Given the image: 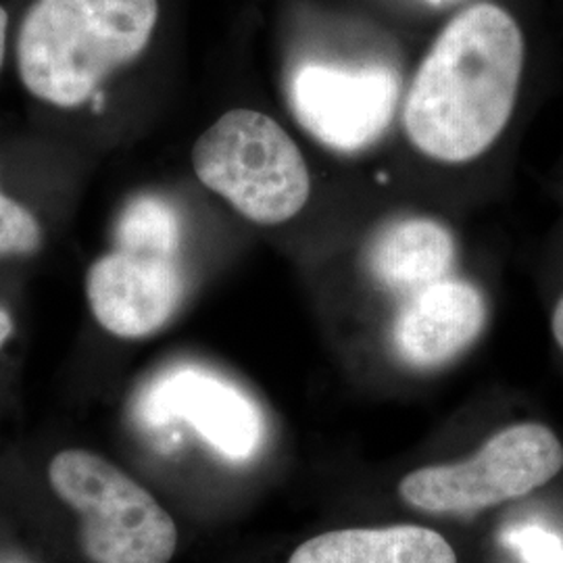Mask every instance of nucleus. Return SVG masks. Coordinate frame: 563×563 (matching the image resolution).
Returning <instances> with one entry per match:
<instances>
[{"label": "nucleus", "mask_w": 563, "mask_h": 563, "mask_svg": "<svg viewBox=\"0 0 563 563\" xmlns=\"http://www.w3.org/2000/svg\"><path fill=\"white\" fill-rule=\"evenodd\" d=\"M0 563H23V562H18V560H0Z\"/></svg>", "instance_id": "nucleus-18"}, {"label": "nucleus", "mask_w": 563, "mask_h": 563, "mask_svg": "<svg viewBox=\"0 0 563 563\" xmlns=\"http://www.w3.org/2000/svg\"><path fill=\"white\" fill-rule=\"evenodd\" d=\"M11 334H13V320L4 309H0V349L4 346V342L9 341Z\"/></svg>", "instance_id": "nucleus-16"}, {"label": "nucleus", "mask_w": 563, "mask_h": 563, "mask_svg": "<svg viewBox=\"0 0 563 563\" xmlns=\"http://www.w3.org/2000/svg\"><path fill=\"white\" fill-rule=\"evenodd\" d=\"M563 470V444L539 422L507 426L460 463L430 465L399 484L402 501L428 514L467 516L514 501L551 483Z\"/></svg>", "instance_id": "nucleus-5"}, {"label": "nucleus", "mask_w": 563, "mask_h": 563, "mask_svg": "<svg viewBox=\"0 0 563 563\" xmlns=\"http://www.w3.org/2000/svg\"><path fill=\"white\" fill-rule=\"evenodd\" d=\"M41 225L20 202L0 195V253H34L41 246Z\"/></svg>", "instance_id": "nucleus-13"}, {"label": "nucleus", "mask_w": 563, "mask_h": 563, "mask_svg": "<svg viewBox=\"0 0 563 563\" xmlns=\"http://www.w3.org/2000/svg\"><path fill=\"white\" fill-rule=\"evenodd\" d=\"M432 2H443V0H432Z\"/></svg>", "instance_id": "nucleus-19"}, {"label": "nucleus", "mask_w": 563, "mask_h": 563, "mask_svg": "<svg viewBox=\"0 0 563 563\" xmlns=\"http://www.w3.org/2000/svg\"><path fill=\"white\" fill-rule=\"evenodd\" d=\"M7 11L0 7V67L4 59V44H7Z\"/></svg>", "instance_id": "nucleus-17"}, {"label": "nucleus", "mask_w": 563, "mask_h": 563, "mask_svg": "<svg viewBox=\"0 0 563 563\" xmlns=\"http://www.w3.org/2000/svg\"><path fill=\"white\" fill-rule=\"evenodd\" d=\"M115 241L123 251L180 260V218L176 209L159 197H139L123 209Z\"/></svg>", "instance_id": "nucleus-12"}, {"label": "nucleus", "mask_w": 563, "mask_h": 563, "mask_svg": "<svg viewBox=\"0 0 563 563\" xmlns=\"http://www.w3.org/2000/svg\"><path fill=\"white\" fill-rule=\"evenodd\" d=\"M192 167L209 190L262 225L292 220L311 195L299 146L278 121L253 109L216 121L195 144Z\"/></svg>", "instance_id": "nucleus-3"}, {"label": "nucleus", "mask_w": 563, "mask_h": 563, "mask_svg": "<svg viewBox=\"0 0 563 563\" xmlns=\"http://www.w3.org/2000/svg\"><path fill=\"white\" fill-rule=\"evenodd\" d=\"M365 262L380 286L409 297L449 278L455 262V241L437 220L401 218L386 223L372 239Z\"/></svg>", "instance_id": "nucleus-10"}, {"label": "nucleus", "mask_w": 563, "mask_h": 563, "mask_svg": "<svg viewBox=\"0 0 563 563\" xmlns=\"http://www.w3.org/2000/svg\"><path fill=\"white\" fill-rule=\"evenodd\" d=\"M520 23L495 2H476L444 25L409 86L402 125L439 163L478 159L501 139L522 86Z\"/></svg>", "instance_id": "nucleus-1"}, {"label": "nucleus", "mask_w": 563, "mask_h": 563, "mask_svg": "<svg viewBox=\"0 0 563 563\" xmlns=\"http://www.w3.org/2000/svg\"><path fill=\"white\" fill-rule=\"evenodd\" d=\"M551 332H553V339L563 351V295L555 302L553 313H551Z\"/></svg>", "instance_id": "nucleus-15"}, {"label": "nucleus", "mask_w": 563, "mask_h": 563, "mask_svg": "<svg viewBox=\"0 0 563 563\" xmlns=\"http://www.w3.org/2000/svg\"><path fill=\"white\" fill-rule=\"evenodd\" d=\"M505 543L523 563H563L562 539L541 526H516L505 532Z\"/></svg>", "instance_id": "nucleus-14"}, {"label": "nucleus", "mask_w": 563, "mask_h": 563, "mask_svg": "<svg viewBox=\"0 0 563 563\" xmlns=\"http://www.w3.org/2000/svg\"><path fill=\"white\" fill-rule=\"evenodd\" d=\"M488 318L484 295L470 282L444 278L405 297L395 323L397 357L413 369L455 362L483 334Z\"/></svg>", "instance_id": "nucleus-9"}, {"label": "nucleus", "mask_w": 563, "mask_h": 563, "mask_svg": "<svg viewBox=\"0 0 563 563\" xmlns=\"http://www.w3.org/2000/svg\"><path fill=\"white\" fill-rule=\"evenodd\" d=\"M90 309L120 339H142L172 320L184 297L180 260L115 249L86 278Z\"/></svg>", "instance_id": "nucleus-7"}, {"label": "nucleus", "mask_w": 563, "mask_h": 563, "mask_svg": "<svg viewBox=\"0 0 563 563\" xmlns=\"http://www.w3.org/2000/svg\"><path fill=\"white\" fill-rule=\"evenodd\" d=\"M142 418L190 423L228 460H249L262 443L260 409L236 386L197 367L163 374L142 399Z\"/></svg>", "instance_id": "nucleus-8"}, {"label": "nucleus", "mask_w": 563, "mask_h": 563, "mask_svg": "<svg viewBox=\"0 0 563 563\" xmlns=\"http://www.w3.org/2000/svg\"><path fill=\"white\" fill-rule=\"evenodd\" d=\"M53 490L81 518V547L95 563H169L178 547L172 516L120 467L81 449L48 465Z\"/></svg>", "instance_id": "nucleus-4"}, {"label": "nucleus", "mask_w": 563, "mask_h": 563, "mask_svg": "<svg viewBox=\"0 0 563 563\" xmlns=\"http://www.w3.org/2000/svg\"><path fill=\"white\" fill-rule=\"evenodd\" d=\"M288 563H457V555L437 530L399 523L323 532L297 547Z\"/></svg>", "instance_id": "nucleus-11"}, {"label": "nucleus", "mask_w": 563, "mask_h": 563, "mask_svg": "<svg viewBox=\"0 0 563 563\" xmlns=\"http://www.w3.org/2000/svg\"><path fill=\"white\" fill-rule=\"evenodd\" d=\"M157 0H36L21 25V80L41 101L78 107L151 41Z\"/></svg>", "instance_id": "nucleus-2"}, {"label": "nucleus", "mask_w": 563, "mask_h": 563, "mask_svg": "<svg viewBox=\"0 0 563 563\" xmlns=\"http://www.w3.org/2000/svg\"><path fill=\"white\" fill-rule=\"evenodd\" d=\"M288 99L302 128L336 153H362L380 141L399 104V80L384 65H301Z\"/></svg>", "instance_id": "nucleus-6"}]
</instances>
